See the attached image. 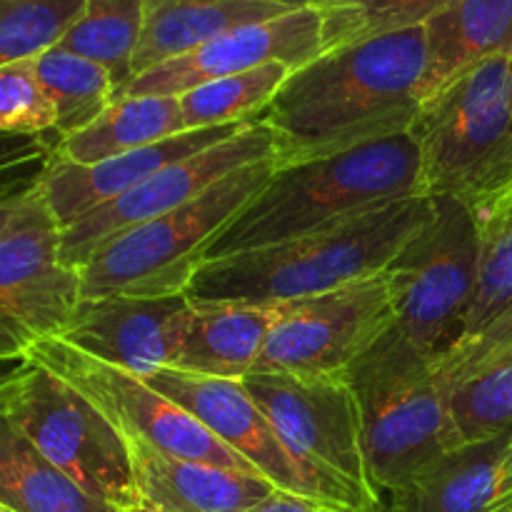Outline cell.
<instances>
[{"label":"cell","instance_id":"obj_17","mask_svg":"<svg viewBox=\"0 0 512 512\" xmlns=\"http://www.w3.org/2000/svg\"><path fill=\"white\" fill-rule=\"evenodd\" d=\"M245 125L250 123L185 130V133L173 135L168 140H160V143L145 145V148L133 150V153L100 160V163L93 165H78L53 155L43 180H40V198L48 205L55 225L63 230L78 218H83V215L93 213L100 205L113 203L120 195L130 193L143 180L153 178L155 173H160L168 165L233 138Z\"/></svg>","mask_w":512,"mask_h":512},{"label":"cell","instance_id":"obj_10","mask_svg":"<svg viewBox=\"0 0 512 512\" xmlns=\"http://www.w3.org/2000/svg\"><path fill=\"white\" fill-rule=\"evenodd\" d=\"M28 355L33 363L43 365L83 393L128 438V443L148 445L173 458L260 475L248 460L220 443L200 420L150 388L138 375L103 363L60 338L40 340Z\"/></svg>","mask_w":512,"mask_h":512},{"label":"cell","instance_id":"obj_12","mask_svg":"<svg viewBox=\"0 0 512 512\" xmlns=\"http://www.w3.org/2000/svg\"><path fill=\"white\" fill-rule=\"evenodd\" d=\"M80 298L78 270L60 258V228L35 190L0 238V358L58 338Z\"/></svg>","mask_w":512,"mask_h":512},{"label":"cell","instance_id":"obj_4","mask_svg":"<svg viewBox=\"0 0 512 512\" xmlns=\"http://www.w3.org/2000/svg\"><path fill=\"white\" fill-rule=\"evenodd\" d=\"M343 378L358 403L365 465L380 500L403 488L435 458L463 445L438 363L395 325Z\"/></svg>","mask_w":512,"mask_h":512},{"label":"cell","instance_id":"obj_23","mask_svg":"<svg viewBox=\"0 0 512 512\" xmlns=\"http://www.w3.org/2000/svg\"><path fill=\"white\" fill-rule=\"evenodd\" d=\"M0 503L15 512H123L85 493L10 423L0 403Z\"/></svg>","mask_w":512,"mask_h":512},{"label":"cell","instance_id":"obj_8","mask_svg":"<svg viewBox=\"0 0 512 512\" xmlns=\"http://www.w3.org/2000/svg\"><path fill=\"white\" fill-rule=\"evenodd\" d=\"M3 413L85 493L120 510L138 508L128 438L73 385L33 363L5 398Z\"/></svg>","mask_w":512,"mask_h":512},{"label":"cell","instance_id":"obj_18","mask_svg":"<svg viewBox=\"0 0 512 512\" xmlns=\"http://www.w3.org/2000/svg\"><path fill=\"white\" fill-rule=\"evenodd\" d=\"M140 505L160 512H245L275 490L255 473L215 468L130 443Z\"/></svg>","mask_w":512,"mask_h":512},{"label":"cell","instance_id":"obj_35","mask_svg":"<svg viewBox=\"0 0 512 512\" xmlns=\"http://www.w3.org/2000/svg\"><path fill=\"white\" fill-rule=\"evenodd\" d=\"M245 512H340V510H333L328 508V505L315 503V500L300 498V495L285 493V490L275 488L263 503H258L255 508Z\"/></svg>","mask_w":512,"mask_h":512},{"label":"cell","instance_id":"obj_29","mask_svg":"<svg viewBox=\"0 0 512 512\" xmlns=\"http://www.w3.org/2000/svg\"><path fill=\"white\" fill-rule=\"evenodd\" d=\"M453 3L455 0H320L315 8L323 18L325 50H333L355 40L420 28Z\"/></svg>","mask_w":512,"mask_h":512},{"label":"cell","instance_id":"obj_16","mask_svg":"<svg viewBox=\"0 0 512 512\" xmlns=\"http://www.w3.org/2000/svg\"><path fill=\"white\" fill-rule=\"evenodd\" d=\"M190 313L193 305L185 295L80 298L58 338L103 363L148 378L160 368H175Z\"/></svg>","mask_w":512,"mask_h":512},{"label":"cell","instance_id":"obj_31","mask_svg":"<svg viewBox=\"0 0 512 512\" xmlns=\"http://www.w3.org/2000/svg\"><path fill=\"white\" fill-rule=\"evenodd\" d=\"M85 0H0V68L55 48Z\"/></svg>","mask_w":512,"mask_h":512},{"label":"cell","instance_id":"obj_40","mask_svg":"<svg viewBox=\"0 0 512 512\" xmlns=\"http://www.w3.org/2000/svg\"><path fill=\"white\" fill-rule=\"evenodd\" d=\"M370 512H398V510H395L393 505H390V500H380V503L375 505V508L370 510Z\"/></svg>","mask_w":512,"mask_h":512},{"label":"cell","instance_id":"obj_7","mask_svg":"<svg viewBox=\"0 0 512 512\" xmlns=\"http://www.w3.org/2000/svg\"><path fill=\"white\" fill-rule=\"evenodd\" d=\"M478 263V213L448 195H430L423 223L383 270L395 328L438 365L465 338Z\"/></svg>","mask_w":512,"mask_h":512},{"label":"cell","instance_id":"obj_33","mask_svg":"<svg viewBox=\"0 0 512 512\" xmlns=\"http://www.w3.org/2000/svg\"><path fill=\"white\" fill-rule=\"evenodd\" d=\"M58 145L55 133H0V203L35 193Z\"/></svg>","mask_w":512,"mask_h":512},{"label":"cell","instance_id":"obj_41","mask_svg":"<svg viewBox=\"0 0 512 512\" xmlns=\"http://www.w3.org/2000/svg\"><path fill=\"white\" fill-rule=\"evenodd\" d=\"M123 512H160V510H153V508H145V505H138V508H130V510H123Z\"/></svg>","mask_w":512,"mask_h":512},{"label":"cell","instance_id":"obj_13","mask_svg":"<svg viewBox=\"0 0 512 512\" xmlns=\"http://www.w3.org/2000/svg\"><path fill=\"white\" fill-rule=\"evenodd\" d=\"M150 388L205 425L220 443L248 460L278 490L315 500L340 512H370L335 485L305 468L280 440L263 410L253 403L240 380L205 378L178 368H160L143 378Z\"/></svg>","mask_w":512,"mask_h":512},{"label":"cell","instance_id":"obj_36","mask_svg":"<svg viewBox=\"0 0 512 512\" xmlns=\"http://www.w3.org/2000/svg\"><path fill=\"white\" fill-rule=\"evenodd\" d=\"M33 368V358L30 355H13V358H0V403L10 395V390L28 375Z\"/></svg>","mask_w":512,"mask_h":512},{"label":"cell","instance_id":"obj_5","mask_svg":"<svg viewBox=\"0 0 512 512\" xmlns=\"http://www.w3.org/2000/svg\"><path fill=\"white\" fill-rule=\"evenodd\" d=\"M425 195L475 213L512 193V58L473 65L430 95L410 125Z\"/></svg>","mask_w":512,"mask_h":512},{"label":"cell","instance_id":"obj_19","mask_svg":"<svg viewBox=\"0 0 512 512\" xmlns=\"http://www.w3.org/2000/svg\"><path fill=\"white\" fill-rule=\"evenodd\" d=\"M510 448L512 428L458 445L420 468L385 500L398 512H493Z\"/></svg>","mask_w":512,"mask_h":512},{"label":"cell","instance_id":"obj_20","mask_svg":"<svg viewBox=\"0 0 512 512\" xmlns=\"http://www.w3.org/2000/svg\"><path fill=\"white\" fill-rule=\"evenodd\" d=\"M280 315L283 303L193 305L175 368L205 378L245 380Z\"/></svg>","mask_w":512,"mask_h":512},{"label":"cell","instance_id":"obj_14","mask_svg":"<svg viewBox=\"0 0 512 512\" xmlns=\"http://www.w3.org/2000/svg\"><path fill=\"white\" fill-rule=\"evenodd\" d=\"M265 158H275V138L263 120H253L233 138L168 165L130 193L60 230V258L78 270L100 245L190 203L225 175Z\"/></svg>","mask_w":512,"mask_h":512},{"label":"cell","instance_id":"obj_11","mask_svg":"<svg viewBox=\"0 0 512 512\" xmlns=\"http://www.w3.org/2000/svg\"><path fill=\"white\" fill-rule=\"evenodd\" d=\"M393 325L395 305L385 273L283 303V315L250 375H343Z\"/></svg>","mask_w":512,"mask_h":512},{"label":"cell","instance_id":"obj_32","mask_svg":"<svg viewBox=\"0 0 512 512\" xmlns=\"http://www.w3.org/2000/svg\"><path fill=\"white\" fill-rule=\"evenodd\" d=\"M55 113L33 60L0 68V133H53Z\"/></svg>","mask_w":512,"mask_h":512},{"label":"cell","instance_id":"obj_21","mask_svg":"<svg viewBox=\"0 0 512 512\" xmlns=\"http://www.w3.org/2000/svg\"><path fill=\"white\" fill-rule=\"evenodd\" d=\"M285 13H290V8L255 0H145V23L133 58V78L230 30L265 23Z\"/></svg>","mask_w":512,"mask_h":512},{"label":"cell","instance_id":"obj_15","mask_svg":"<svg viewBox=\"0 0 512 512\" xmlns=\"http://www.w3.org/2000/svg\"><path fill=\"white\" fill-rule=\"evenodd\" d=\"M325 53L323 18L315 8H298L265 23L243 25L180 58L135 75L115 93V100L158 95L180 98L198 85L245 73L268 63H285L298 70Z\"/></svg>","mask_w":512,"mask_h":512},{"label":"cell","instance_id":"obj_37","mask_svg":"<svg viewBox=\"0 0 512 512\" xmlns=\"http://www.w3.org/2000/svg\"><path fill=\"white\" fill-rule=\"evenodd\" d=\"M493 512H512V448L503 465V475H500V493Z\"/></svg>","mask_w":512,"mask_h":512},{"label":"cell","instance_id":"obj_9","mask_svg":"<svg viewBox=\"0 0 512 512\" xmlns=\"http://www.w3.org/2000/svg\"><path fill=\"white\" fill-rule=\"evenodd\" d=\"M290 453L365 510L380 503L368 478L360 410L343 375L293 378L255 373L240 380Z\"/></svg>","mask_w":512,"mask_h":512},{"label":"cell","instance_id":"obj_22","mask_svg":"<svg viewBox=\"0 0 512 512\" xmlns=\"http://www.w3.org/2000/svg\"><path fill=\"white\" fill-rule=\"evenodd\" d=\"M425 100L490 58H512V0H455L425 23Z\"/></svg>","mask_w":512,"mask_h":512},{"label":"cell","instance_id":"obj_26","mask_svg":"<svg viewBox=\"0 0 512 512\" xmlns=\"http://www.w3.org/2000/svg\"><path fill=\"white\" fill-rule=\"evenodd\" d=\"M143 23L145 0H85L83 13L58 45L108 70L118 93L133 80Z\"/></svg>","mask_w":512,"mask_h":512},{"label":"cell","instance_id":"obj_6","mask_svg":"<svg viewBox=\"0 0 512 512\" xmlns=\"http://www.w3.org/2000/svg\"><path fill=\"white\" fill-rule=\"evenodd\" d=\"M275 168V158L245 165L190 203L100 245L78 268L83 298L185 295L215 235L260 193Z\"/></svg>","mask_w":512,"mask_h":512},{"label":"cell","instance_id":"obj_27","mask_svg":"<svg viewBox=\"0 0 512 512\" xmlns=\"http://www.w3.org/2000/svg\"><path fill=\"white\" fill-rule=\"evenodd\" d=\"M290 73L293 68L285 63H268L188 90L178 98L183 128L203 130L233 123H253L268 108L275 93L283 88Z\"/></svg>","mask_w":512,"mask_h":512},{"label":"cell","instance_id":"obj_1","mask_svg":"<svg viewBox=\"0 0 512 512\" xmlns=\"http://www.w3.org/2000/svg\"><path fill=\"white\" fill-rule=\"evenodd\" d=\"M425 25L325 50L293 70L260 113L280 165L410 133L425 103Z\"/></svg>","mask_w":512,"mask_h":512},{"label":"cell","instance_id":"obj_38","mask_svg":"<svg viewBox=\"0 0 512 512\" xmlns=\"http://www.w3.org/2000/svg\"><path fill=\"white\" fill-rule=\"evenodd\" d=\"M33 195V193H30ZM30 195H25V198H15V200H5V203H0V238H3L5 233H8L10 225L15 223V218H18L20 208L25 205V200L30 198Z\"/></svg>","mask_w":512,"mask_h":512},{"label":"cell","instance_id":"obj_3","mask_svg":"<svg viewBox=\"0 0 512 512\" xmlns=\"http://www.w3.org/2000/svg\"><path fill=\"white\" fill-rule=\"evenodd\" d=\"M428 208L430 195L398 200L285 243L205 260L185 298L193 305H280L330 293L383 273Z\"/></svg>","mask_w":512,"mask_h":512},{"label":"cell","instance_id":"obj_39","mask_svg":"<svg viewBox=\"0 0 512 512\" xmlns=\"http://www.w3.org/2000/svg\"><path fill=\"white\" fill-rule=\"evenodd\" d=\"M255 3H270V5H283V8L298 10V8H313L320 0H255Z\"/></svg>","mask_w":512,"mask_h":512},{"label":"cell","instance_id":"obj_34","mask_svg":"<svg viewBox=\"0 0 512 512\" xmlns=\"http://www.w3.org/2000/svg\"><path fill=\"white\" fill-rule=\"evenodd\" d=\"M510 348H512V305L503 315H498V318H495L483 333L465 340L463 345H458V348H455L453 353L438 365L440 380L445 383V388L453 390L455 385L463 383L465 378H470L475 370L488 365L490 360H495L498 355H503L505 350Z\"/></svg>","mask_w":512,"mask_h":512},{"label":"cell","instance_id":"obj_24","mask_svg":"<svg viewBox=\"0 0 512 512\" xmlns=\"http://www.w3.org/2000/svg\"><path fill=\"white\" fill-rule=\"evenodd\" d=\"M180 133H185V128L178 98L138 95L115 100L88 128L60 140L55 155L70 163L93 165Z\"/></svg>","mask_w":512,"mask_h":512},{"label":"cell","instance_id":"obj_42","mask_svg":"<svg viewBox=\"0 0 512 512\" xmlns=\"http://www.w3.org/2000/svg\"><path fill=\"white\" fill-rule=\"evenodd\" d=\"M0 512H15V510H13V508H8V505L0 503Z\"/></svg>","mask_w":512,"mask_h":512},{"label":"cell","instance_id":"obj_30","mask_svg":"<svg viewBox=\"0 0 512 512\" xmlns=\"http://www.w3.org/2000/svg\"><path fill=\"white\" fill-rule=\"evenodd\" d=\"M450 413L463 443L512 428V348L450 390Z\"/></svg>","mask_w":512,"mask_h":512},{"label":"cell","instance_id":"obj_28","mask_svg":"<svg viewBox=\"0 0 512 512\" xmlns=\"http://www.w3.org/2000/svg\"><path fill=\"white\" fill-rule=\"evenodd\" d=\"M478 220V285H475V298L470 305L463 343L483 333L498 315H503L512 305V193L505 195L493 208L483 210Z\"/></svg>","mask_w":512,"mask_h":512},{"label":"cell","instance_id":"obj_2","mask_svg":"<svg viewBox=\"0 0 512 512\" xmlns=\"http://www.w3.org/2000/svg\"><path fill=\"white\" fill-rule=\"evenodd\" d=\"M420 195H425L423 168L410 133L330 158L280 165L260 193L215 235L203 263L285 243Z\"/></svg>","mask_w":512,"mask_h":512},{"label":"cell","instance_id":"obj_25","mask_svg":"<svg viewBox=\"0 0 512 512\" xmlns=\"http://www.w3.org/2000/svg\"><path fill=\"white\" fill-rule=\"evenodd\" d=\"M35 75L55 113L53 133L60 140L80 133L113 105L115 83L105 68L70 50H45L33 58Z\"/></svg>","mask_w":512,"mask_h":512}]
</instances>
